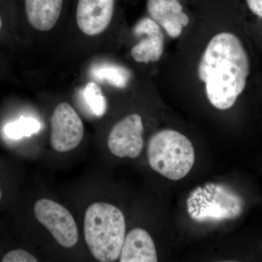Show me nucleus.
<instances>
[{"instance_id": "obj_2", "label": "nucleus", "mask_w": 262, "mask_h": 262, "mask_svg": "<svg viewBox=\"0 0 262 262\" xmlns=\"http://www.w3.org/2000/svg\"><path fill=\"white\" fill-rule=\"evenodd\" d=\"M125 232V216L116 206L110 203H95L86 211L84 239L98 261L112 262L118 259Z\"/></svg>"}, {"instance_id": "obj_9", "label": "nucleus", "mask_w": 262, "mask_h": 262, "mask_svg": "<svg viewBox=\"0 0 262 262\" xmlns=\"http://www.w3.org/2000/svg\"><path fill=\"white\" fill-rule=\"evenodd\" d=\"M146 10L169 37L178 38L190 23L184 0H146Z\"/></svg>"}, {"instance_id": "obj_15", "label": "nucleus", "mask_w": 262, "mask_h": 262, "mask_svg": "<svg viewBox=\"0 0 262 262\" xmlns=\"http://www.w3.org/2000/svg\"><path fill=\"white\" fill-rule=\"evenodd\" d=\"M40 129V123L37 120L22 117L18 121L7 125L5 133L10 139H18L23 136H30L37 134Z\"/></svg>"}, {"instance_id": "obj_12", "label": "nucleus", "mask_w": 262, "mask_h": 262, "mask_svg": "<svg viewBox=\"0 0 262 262\" xmlns=\"http://www.w3.org/2000/svg\"><path fill=\"white\" fill-rule=\"evenodd\" d=\"M63 4V0H25L27 20L38 31L51 30L60 18Z\"/></svg>"}, {"instance_id": "obj_4", "label": "nucleus", "mask_w": 262, "mask_h": 262, "mask_svg": "<svg viewBox=\"0 0 262 262\" xmlns=\"http://www.w3.org/2000/svg\"><path fill=\"white\" fill-rule=\"evenodd\" d=\"M187 211L196 222L234 220L242 214L244 203L238 194L225 184L208 183L196 187L187 200Z\"/></svg>"}, {"instance_id": "obj_5", "label": "nucleus", "mask_w": 262, "mask_h": 262, "mask_svg": "<svg viewBox=\"0 0 262 262\" xmlns=\"http://www.w3.org/2000/svg\"><path fill=\"white\" fill-rule=\"evenodd\" d=\"M34 215L61 246L72 248L79 238L78 229L70 211L56 202L49 199L37 201L34 207Z\"/></svg>"}, {"instance_id": "obj_17", "label": "nucleus", "mask_w": 262, "mask_h": 262, "mask_svg": "<svg viewBox=\"0 0 262 262\" xmlns=\"http://www.w3.org/2000/svg\"><path fill=\"white\" fill-rule=\"evenodd\" d=\"M244 4L251 15L262 20V0H244Z\"/></svg>"}, {"instance_id": "obj_18", "label": "nucleus", "mask_w": 262, "mask_h": 262, "mask_svg": "<svg viewBox=\"0 0 262 262\" xmlns=\"http://www.w3.org/2000/svg\"><path fill=\"white\" fill-rule=\"evenodd\" d=\"M2 27H3V19L0 16V30H1Z\"/></svg>"}, {"instance_id": "obj_16", "label": "nucleus", "mask_w": 262, "mask_h": 262, "mask_svg": "<svg viewBox=\"0 0 262 262\" xmlns=\"http://www.w3.org/2000/svg\"><path fill=\"white\" fill-rule=\"evenodd\" d=\"M3 262H37V258L24 250L17 249L10 251L5 255Z\"/></svg>"}, {"instance_id": "obj_19", "label": "nucleus", "mask_w": 262, "mask_h": 262, "mask_svg": "<svg viewBox=\"0 0 262 262\" xmlns=\"http://www.w3.org/2000/svg\"><path fill=\"white\" fill-rule=\"evenodd\" d=\"M2 198V192L1 190H0V200H1Z\"/></svg>"}, {"instance_id": "obj_7", "label": "nucleus", "mask_w": 262, "mask_h": 262, "mask_svg": "<svg viewBox=\"0 0 262 262\" xmlns=\"http://www.w3.org/2000/svg\"><path fill=\"white\" fill-rule=\"evenodd\" d=\"M144 124L138 114H132L117 122L108 137V147L115 156L135 159L144 149Z\"/></svg>"}, {"instance_id": "obj_10", "label": "nucleus", "mask_w": 262, "mask_h": 262, "mask_svg": "<svg viewBox=\"0 0 262 262\" xmlns=\"http://www.w3.org/2000/svg\"><path fill=\"white\" fill-rule=\"evenodd\" d=\"M116 0H78L76 20L81 32L96 36L104 32L113 20Z\"/></svg>"}, {"instance_id": "obj_11", "label": "nucleus", "mask_w": 262, "mask_h": 262, "mask_svg": "<svg viewBox=\"0 0 262 262\" xmlns=\"http://www.w3.org/2000/svg\"><path fill=\"white\" fill-rule=\"evenodd\" d=\"M119 258L120 262L158 261L156 247L151 235L144 229H132L125 235Z\"/></svg>"}, {"instance_id": "obj_14", "label": "nucleus", "mask_w": 262, "mask_h": 262, "mask_svg": "<svg viewBox=\"0 0 262 262\" xmlns=\"http://www.w3.org/2000/svg\"><path fill=\"white\" fill-rule=\"evenodd\" d=\"M84 101L95 116L102 117L107 108L106 100L101 88L94 82L86 84L83 91Z\"/></svg>"}, {"instance_id": "obj_13", "label": "nucleus", "mask_w": 262, "mask_h": 262, "mask_svg": "<svg viewBox=\"0 0 262 262\" xmlns=\"http://www.w3.org/2000/svg\"><path fill=\"white\" fill-rule=\"evenodd\" d=\"M94 78L107 82L114 87L124 89L130 80L128 72L120 66L101 64L95 67L92 70Z\"/></svg>"}, {"instance_id": "obj_6", "label": "nucleus", "mask_w": 262, "mask_h": 262, "mask_svg": "<svg viewBox=\"0 0 262 262\" xmlns=\"http://www.w3.org/2000/svg\"><path fill=\"white\" fill-rule=\"evenodd\" d=\"M52 147L58 152H67L76 149L84 136L83 122L68 103L56 106L51 117Z\"/></svg>"}, {"instance_id": "obj_3", "label": "nucleus", "mask_w": 262, "mask_h": 262, "mask_svg": "<svg viewBox=\"0 0 262 262\" xmlns=\"http://www.w3.org/2000/svg\"><path fill=\"white\" fill-rule=\"evenodd\" d=\"M147 158L155 171L170 180L178 181L192 170L195 152L187 136L179 131L164 129L150 138Z\"/></svg>"}, {"instance_id": "obj_8", "label": "nucleus", "mask_w": 262, "mask_h": 262, "mask_svg": "<svg viewBox=\"0 0 262 262\" xmlns=\"http://www.w3.org/2000/svg\"><path fill=\"white\" fill-rule=\"evenodd\" d=\"M136 37H140L130 51L131 57L137 63H155L163 56L165 36L159 24L149 16L141 18L133 29Z\"/></svg>"}, {"instance_id": "obj_1", "label": "nucleus", "mask_w": 262, "mask_h": 262, "mask_svg": "<svg viewBox=\"0 0 262 262\" xmlns=\"http://www.w3.org/2000/svg\"><path fill=\"white\" fill-rule=\"evenodd\" d=\"M196 73L213 107L232 108L246 89L251 73V61L242 39L227 31L215 34L202 53Z\"/></svg>"}]
</instances>
